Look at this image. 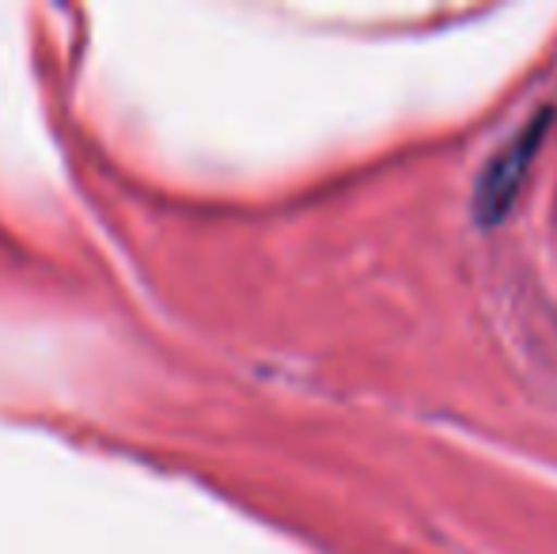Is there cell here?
<instances>
[{"label": "cell", "mask_w": 557, "mask_h": 554, "mask_svg": "<svg viewBox=\"0 0 557 554\" xmlns=\"http://www.w3.org/2000/svg\"><path fill=\"white\" fill-rule=\"evenodd\" d=\"M550 122H554V111L543 107V111H539L520 134L508 137L505 145L493 152V160L482 168L478 186H474V217L482 224H497L508 217L512 201L520 198V186H523V178H528V168H531V160H535L539 145L550 134Z\"/></svg>", "instance_id": "1"}]
</instances>
